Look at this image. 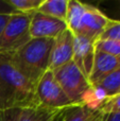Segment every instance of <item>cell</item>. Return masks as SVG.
Wrapping results in <instances>:
<instances>
[{
    "instance_id": "6da1fadb",
    "label": "cell",
    "mask_w": 120,
    "mask_h": 121,
    "mask_svg": "<svg viewBox=\"0 0 120 121\" xmlns=\"http://www.w3.org/2000/svg\"><path fill=\"white\" fill-rule=\"evenodd\" d=\"M33 105H36L35 85L15 68L10 55L0 54V109Z\"/></svg>"
},
{
    "instance_id": "7a4b0ae2",
    "label": "cell",
    "mask_w": 120,
    "mask_h": 121,
    "mask_svg": "<svg viewBox=\"0 0 120 121\" xmlns=\"http://www.w3.org/2000/svg\"><path fill=\"white\" fill-rule=\"evenodd\" d=\"M51 38H31L26 45L10 55L14 67L33 85L49 70L53 46Z\"/></svg>"
},
{
    "instance_id": "3957f363",
    "label": "cell",
    "mask_w": 120,
    "mask_h": 121,
    "mask_svg": "<svg viewBox=\"0 0 120 121\" xmlns=\"http://www.w3.org/2000/svg\"><path fill=\"white\" fill-rule=\"evenodd\" d=\"M52 72L62 89L73 104H86L91 91V85L72 60L52 70Z\"/></svg>"
},
{
    "instance_id": "277c9868",
    "label": "cell",
    "mask_w": 120,
    "mask_h": 121,
    "mask_svg": "<svg viewBox=\"0 0 120 121\" xmlns=\"http://www.w3.org/2000/svg\"><path fill=\"white\" fill-rule=\"evenodd\" d=\"M32 14L16 13L11 15L0 35V54H13L31 39L30 21Z\"/></svg>"
},
{
    "instance_id": "5b68a950",
    "label": "cell",
    "mask_w": 120,
    "mask_h": 121,
    "mask_svg": "<svg viewBox=\"0 0 120 121\" xmlns=\"http://www.w3.org/2000/svg\"><path fill=\"white\" fill-rule=\"evenodd\" d=\"M35 99L37 105L52 109H62L73 105L54 78L52 70L46 71L36 83Z\"/></svg>"
},
{
    "instance_id": "8992f818",
    "label": "cell",
    "mask_w": 120,
    "mask_h": 121,
    "mask_svg": "<svg viewBox=\"0 0 120 121\" xmlns=\"http://www.w3.org/2000/svg\"><path fill=\"white\" fill-rule=\"evenodd\" d=\"M111 18L97 6L86 4L79 29L74 36H81L96 43L106 29Z\"/></svg>"
},
{
    "instance_id": "52a82bcc",
    "label": "cell",
    "mask_w": 120,
    "mask_h": 121,
    "mask_svg": "<svg viewBox=\"0 0 120 121\" xmlns=\"http://www.w3.org/2000/svg\"><path fill=\"white\" fill-rule=\"evenodd\" d=\"M66 29L68 28L64 20L53 18L51 16L38 12V11L34 12L31 16V21H30L31 38L54 39L61 33H63Z\"/></svg>"
},
{
    "instance_id": "ba28073f",
    "label": "cell",
    "mask_w": 120,
    "mask_h": 121,
    "mask_svg": "<svg viewBox=\"0 0 120 121\" xmlns=\"http://www.w3.org/2000/svg\"><path fill=\"white\" fill-rule=\"evenodd\" d=\"M73 44L74 34L68 29L54 38L50 54L49 70H54L71 62L73 57Z\"/></svg>"
},
{
    "instance_id": "9c48e42d",
    "label": "cell",
    "mask_w": 120,
    "mask_h": 121,
    "mask_svg": "<svg viewBox=\"0 0 120 121\" xmlns=\"http://www.w3.org/2000/svg\"><path fill=\"white\" fill-rule=\"evenodd\" d=\"M95 43L81 36H74L72 62L88 79L95 60Z\"/></svg>"
},
{
    "instance_id": "30bf717a",
    "label": "cell",
    "mask_w": 120,
    "mask_h": 121,
    "mask_svg": "<svg viewBox=\"0 0 120 121\" xmlns=\"http://www.w3.org/2000/svg\"><path fill=\"white\" fill-rule=\"evenodd\" d=\"M118 68H120V57L96 51L93 69L88 78L90 85L94 86L103 78H105L107 74H110L111 72Z\"/></svg>"
},
{
    "instance_id": "8fae6325",
    "label": "cell",
    "mask_w": 120,
    "mask_h": 121,
    "mask_svg": "<svg viewBox=\"0 0 120 121\" xmlns=\"http://www.w3.org/2000/svg\"><path fill=\"white\" fill-rule=\"evenodd\" d=\"M99 109L88 104H73L62 108L57 121H91Z\"/></svg>"
},
{
    "instance_id": "7c38bea8",
    "label": "cell",
    "mask_w": 120,
    "mask_h": 121,
    "mask_svg": "<svg viewBox=\"0 0 120 121\" xmlns=\"http://www.w3.org/2000/svg\"><path fill=\"white\" fill-rule=\"evenodd\" d=\"M61 109H52L40 105L21 108L19 121H53Z\"/></svg>"
},
{
    "instance_id": "4fadbf2b",
    "label": "cell",
    "mask_w": 120,
    "mask_h": 121,
    "mask_svg": "<svg viewBox=\"0 0 120 121\" xmlns=\"http://www.w3.org/2000/svg\"><path fill=\"white\" fill-rule=\"evenodd\" d=\"M85 5H86V3H83L79 0H68L65 22L67 25L68 30H70L74 35L77 34L81 18L84 14Z\"/></svg>"
},
{
    "instance_id": "5bb4252c",
    "label": "cell",
    "mask_w": 120,
    "mask_h": 121,
    "mask_svg": "<svg viewBox=\"0 0 120 121\" xmlns=\"http://www.w3.org/2000/svg\"><path fill=\"white\" fill-rule=\"evenodd\" d=\"M68 0H44L38 8V12L53 18L65 21Z\"/></svg>"
},
{
    "instance_id": "9a60e30c",
    "label": "cell",
    "mask_w": 120,
    "mask_h": 121,
    "mask_svg": "<svg viewBox=\"0 0 120 121\" xmlns=\"http://www.w3.org/2000/svg\"><path fill=\"white\" fill-rule=\"evenodd\" d=\"M44 0H8L13 9L17 13L32 14L36 12Z\"/></svg>"
},
{
    "instance_id": "2e32d148",
    "label": "cell",
    "mask_w": 120,
    "mask_h": 121,
    "mask_svg": "<svg viewBox=\"0 0 120 121\" xmlns=\"http://www.w3.org/2000/svg\"><path fill=\"white\" fill-rule=\"evenodd\" d=\"M96 51L120 57V42L112 39H98L95 43Z\"/></svg>"
},
{
    "instance_id": "e0dca14e",
    "label": "cell",
    "mask_w": 120,
    "mask_h": 121,
    "mask_svg": "<svg viewBox=\"0 0 120 121\" xmlns=\"http://www.w3.org/2000/svg\"><path fill=\"white\" fill-rule=\"evenodd\" d=\"M98 109L101 113H120V92L105 98Z\"/></svg>"
},
{
    "instance_id": "ac0fdd59",
    "label": "cell",
    "mask_w": 120,
    "mask_h": 121,
    "mask_svg": "<svg viewBox=\"0 0 120 121\" xmlns=\"http://www.w3.org/2000/svg\"><path fill=\"white\" fill-rule=\"evenodd\" d=\"M99 39H112L120 42V20L111 18L106 29L101 34Z\"/></svg>"
},
{
    "instance_id": "d6986e66",
    "label": "cell",
    "mask_w": 120,
    "mask_h": 121,
    "mask_svg": "<svg viewBox=\"0 0 120 121\" xmlns=\"http://www.w3.org/2000/svg\"><path fill=\"white\" fill-rule=\"evenodd\" d=\"M21 108L0 109V121H19Z\"/></svg>"
},
{
    "instance_id": "ffe728a7",
    "label": "cell",
    "mask_w": 120,
    "mask_h": 121,
    "mask_svg": "<svg viewBox=\"0 0 120 121\" xmlns=\"http://www.w3.org/2000/svg\"><path fill=\"white\" fill-rule=\"evenodd\" d=\"M16 11L11 6L8 0H0V14H16Z\"/></svg>"
},
{
    "instance_id": "44dd1931",
    "label": "cell",
    "mask_w": 120,
    "mask_h": 121,
    "mask_svg": "<svg viewBox=\"0 0 120 121\" xmlns=\"http://www.w3.org/2000/svg\"><path fill=\"white\" fill-rule=\"evenodd\" d=\"M102 121H120V113H102Z\"/></svg>"
},
{
    "instance_id": "7402d4cb",
    "label": "cell",
    "mask_w": 120,
    "mask_h": 121,
    "mask_svg": "<svg viewBox=\"0 0 120 121\" xmlns=\"http://www.w3.org/2000/svg\"><path fill=\"white\" fill-rule=\"evenodd\" d=\"M10 18H11V14H0V35H1L2 31H3L4 27L6 26Z\"/></svg>"
},
{
    "instance_id": "603a6c76",
    "label": "cell",
    "mask_w": 120,
    "mask_h": 121,
    "mask_svg": "<svg viewBox=\"0 0 120 121\" xmlns=\"http://www.w3.org/2000/svg\"><path fill=\"white\" fill-rule=\"evenodd\" d=\"M91 121H102V113H101V112L98 111L97 115L94 117V119L91 120Z\"/></svg>"
},
{
    "instance_id": "cb8c5ba5",
    "label": "cell",
    "mask_w": 120,
    "mask_h": 121,
    "mask_svg": "<svg viewBox=\"0 0 120 121\" xmlns=\"http://www.w3.org/2000/svg\"><path fill=\"white\" fill-rule=\"evenodd\" d=\"M119 5H120V1H119Z\"/></svg>"
}]
</instances>
